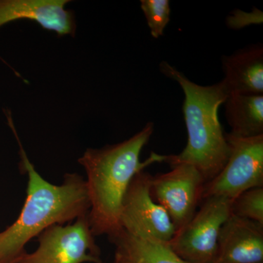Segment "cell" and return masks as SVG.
<instances>
[{
    "label": "cell",
    "mask_w": 263,
    "mask_h": 263,
    "mask_svg": "<svg viewBox=\"0 0 263 263\" xmlns=\"http://www.w3.org/2000/svg\"><path fill=\"white\" fill-rule=\"evenodd\" d=\"M10 111L5 113L20 148L21 168L28 176L27 197L16 220L0 232V263H13L25 253L29 240L55 224H65L89 212L86 180L66 174L63 183L53 184L43 179L29 161L19 140Z\"/></svg>",
    "instance_id": "1"
},
{
    "label": "cell",
    "mask_w": 263,
    "mask_h": 263,
    "mask_svg": "<svg viewBox=\"0 0 263 263\" xmlns=\"http://www.w3.org/2000/svg\"><path fill=\"white\" fill-rule=\"evenodd\" d=\"M153 132V123H147L129 139L101 148H88L78 160L87 176L88 219L95 236L106 235L111 238L122 230L123 199L132 180L149 164L164 162V155L153 153L144 162L140 160Z\"/></svg>",
    "instance_id": "2"
},
{
    "label": "cell",
    "mask_w": 263,
    "mask_h": 263,
    "mask_svg": "<svg viewBox=\"0 0 263 263\" xmlns=\"http://www.w3.org/2000/svg\"><path fill=\"white\" fill-rule=\"evenodd\" d=\"M161 72L182 88L183 114L187 129L186 147L177 155H164L170 165L194 166L206 183L219 174L228 162L229 143L219 122L218 111L228 98L222 83L200 86L187 79L168 62L160 63Z\"/></svg>",
    "instance_id": "3"
},
{
    "label": "cell",
    "mask_w": 263,
    "mask_h": 263,
    "mask_svg": "<svg viewBox=\"0 0 263 263\" xmlns=\"http://www.w3.org/2000/svg\"><path fill=\"white\" fill-rule=\"evenodd\" d=\"M230 155L222 170L203 186L202 201L208 197L233 200L255 187H263V135L239 138L226 133Z\"/></svg>",
    "instance_id": "4"
},
{
    "label": "cell",
    "mask_w": 263,
    "mask_h": 263,
    "mask_svg": "<svg viewBox=\"0 0 263 263\" xmlns=\"http://www.w3.org/2000/svg\"><path fill=\"white\" fill-rule=\"evenodd\" d=\"M232 200L222 197L202 200L191 220L168 243L180 258L187 263H216L219 231L231 215Z\"/></svg>",
    "instance_id": "5"
},
{
    "label": "cell",
    "mask_w": 263,
    "mask_h": 263,
    "mask_svg": "<svg viewBox=\"0 0 263 263\" xmlns=\"http://www.w3.org/2000/svg\"><path fill=\"white\" fill-rule=\"evenodd\" d=\"M95 237L86 214L72 224L45 230L38 236L37 249L25 252L13 263H103Z\"/></svg>",
    "instance_id": "6"
},
{
    "label": "cell",
    "mask_w": 263,
    "mask_h": 263,
    "mask_svg": "<svg viewBox=\"0 0 263 263\" xmlns=\"http://www.w3.org/2000/svg\"><path fill=\"white\" fill-rule=\"evenodd\" d=\"M151 178L143 171L132 180L123 199L121 226L134 236L169 243L176 228L164 208L151 196Z\"/></svg>",
    "instance_id": "7"
},
{
    "label": "cell",
    "mask_w": 263,
    "mask_h": 263,
    "mask_svg": "<svg viewBox=\"0 0 263 263\" xmlns=\"http://www.w3.org/2000/svg\"><path fill=\"white\" fill-rule=\"evenodd\" d=\"M205 183L194 166L175 164L169 172L152 176L151 196L164 208L178 231L191 220L200 206Z\"/></svg>",
    "instance_id": "8"
},
{
    "label": "cell",
    "mask_w": 263,
    "mask_h": 263,
    "mask_svg": "<svg viewBox=\"0 0 263 263\" xmlns=\"http://www.w3.org/2000/svg\"><path fill=\"white\" fill-rule=\"evenodd\" d=\"M216 263H263V224L231 214L219 231Z\"/></svg>",
    "instance_id": "9"
},
{
    "label": "cell",
    "mask_w": 263,
    "mask_h": 263,
    "mask_svg": "<svg viewBox=\"0 0 263 263\" xmlns=\"http://www.w3.org/2000/svg\"><path fill=\"white\" fill-rule=\"evenodd\" d=\"M67 0H0V27L19 19H28L59 36H74L73 12L67 10Z\"/></svg>",
    "instance_id": "10"
},
{
    "label": "cell",
    "mask_w": 263,
    "mask_h": 263,
    "mask_svg": "<svg viewBox=\"0 0 263 263\" xmlns=\"http://www.w3.org/2000/svg\"><path fill=\"white\" fill-rule=\"evenodd\" d=\"M227 94L263 95V48L253 45L222 57Z\"/></svg>",
    "instance_id": "11"
},
{
    "label": "cell",
    "mask_w": 263,
    "mask_h": 263,
    "mask_svg": "<svg viewBox=\"0 0 263 263\" xmlns=\"http://www.w3.org/2000/svg\"><path fill=\"white\" fill-rule=\"evenodd\" d=\"M108 239L115 246L114 263H187L168 243L134 236L123 229Z\"/></svg>",
    "instance_id": "12"
},
{
    "label": "cell",
    "mask_w": 263,
    "mask_h": 263,
    "mask_svg": "<svg viewBox=\"0 0 263 263\" xmlns=\"http://www.w3.org/2000/svg\"><path fill=\"white\" fill-rule=\"evenodd\" d=\"M224 104L230 134L239 138L263 135V95H230Z\"/></svg>",
    "instance_id": "13"
},
{
    "label": "cell",
    "mask_w": 263,
    "mask_h": 263,
    "mask_svg": "<svg viewBox=\"0 0 263 263\" xmlns=\"http://www.w3.org/2000/svg\"><path fill=\"white\" fill-rule=\"evenodd\" d=\"M231 214L263 224V187L250 189L233 199Z\"/></svg>",
    "instance_id": "14"
},
{
    "label": "cell",
    "mask_w": 263,
    "mask_h": 263,
    "mask_svg": "<svg viewBox=\"0 0 263 263\" xmlns=\"http://www.w3.org/2000/svg\"><path fill=\"white\" fill-rule=\"evenodd\" d=\"M141 8L152 37H160L171 18L170 2L168 0H141Z\"/></svg>",
    "instance_id": "15"
},
{
    "label": "cell",
    "mask_w": 263,
    "mask_h": 263,
    "mask_svg": "<svg viewBox=\"0 0 263 263\" xmlns=\"http://www.w3.org/2000/svg\"><path fill=\"white\" fill-rule=\"evenodd\" d=\"M228 25L232 29H240L252 24L262 23V13L260 10H253L252 13H246L235 10L228 18Z\"/></svg>",
    "instance_id": "16"
}]
</instances>
